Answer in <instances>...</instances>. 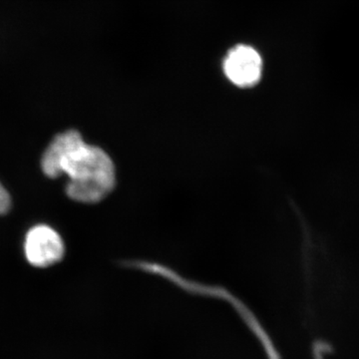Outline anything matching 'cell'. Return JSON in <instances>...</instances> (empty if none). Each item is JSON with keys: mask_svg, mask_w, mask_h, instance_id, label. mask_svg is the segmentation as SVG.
<instances>
[{"mask_svg": "<svg viewBox=\"0 0 359 359\" xmlns=\"http://www.w3.org/2000/svg\"><path fill=\"white\" fill-rule=\"evenodd\" d=\"M42 171L49 178L67 175L66 194L71 200L96 204L116 185L114 163L105 151L90 145L75 130L59 134L45 150Z\"/></svg>", "mask_w": 359, "mask_h": 359, "instance_id": "6da1fadb", "label": "cell"}, {"mask_svg": "<svg viewBox=\"0 0 359 359\" xmlns=\"http://www.w3.org/2000/svg\"><path fill=\"white\" fill-rule=\"evenodd\" d=\"M25 252L32 266L48 268L65 257V243L57 231L46 224H39L30 229L26 235Z\"/></svg>", "mask_w": 359, "mask_h": 359, "instance_id": "7a4b0ae2", "label": "cell"}, {"mask_svg": "<svg viewBox=\"0 0 359 359\" xmlns=\"http://www.w3.org/2000/svg\"><path fill=\"white\" fill-rule=\"evenodd\" d=\"M261 54L249 45L233 47L224 60V72L229 81L240 88H250L261 80L263 74Z\"/></svg>", "mask_w": 359, "mask_h": 359, "instance_id": "3957f363", "label": "cell"}, {"mask_svg": "<svg viewBox=\"0 0 359 359\" xmlns=\"http://www.w3.org/2000/svg\"><path fill=\"white\" fill-rule=\"evenodd\" d=\"M11 208V199L6 189L0 183V216L8 212Z\"/></svg>", "mask_w": 359, "mask_h": 359, "instance_id": "277c9868", "label": "cell"}]
</instances>
